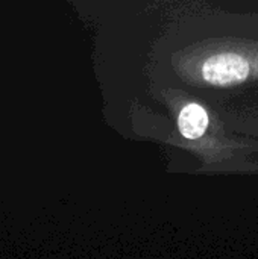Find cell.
Listing matches in <instances>:
<instances>
[{
    "label": "cell",
    "mask_w": 258,
    "mask_h": 259,
    "mask_svg": "<svg viewBox=\"0 0 258 259\" xmlns=\"http://www.w3.org/2000/svg\"><path fill=\"white\" fill-rule=\"evenodd\" d=\"M251 73V65L246 58L234 52H222L207 58L201 67L202 79L214 87L237 85Z\"/></svg>",
    "instance_id": "obj_1"
},
{
    "label": "cell",
    "mask_w": 258,
    "mask_h": 259,
    "mask_svg": "<svg viewBox=\"0 0 258 259\" xmlns=\"http://www.w3.org/2000/svg\"><path fill=\"white\" fill-rule=\"evenodd\" d=\"M210 124L208 112L198 103L186 105L178 115V129L181 135L187 140L201 138Z\"/></svg>",
    "instance_id": "obj_2"
}]
</instances>
